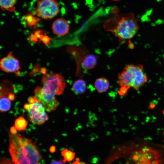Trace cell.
<instances>
[{"instance_id": "1", "label": "cell", "mask_w": 164, "mask_h": 164, "mask_svg": "<svg viewBox=\"0 0 164 164\" xmlns=\"http://www.w3.org/2000/svg\"><path fill=\"white\" fill-rule=\"evenodd\" d=\"M9 152L15 164L40 163L42 156L34 143L18 134H9Z\"/></svg>"}, {"instance_id": "2", "label": "cell", "mask_w": 164, "mask_h": 164, "mask_svg": "<svg viewBox=\"0 0 164 164\" xmlns=\"http://www.w3.org/2000/svg\"><path fill=\"white\" fill-rule=\"evenodd\" d=\"M138 20L132 13L116 15L108 20L104 27L121 40L129 39L136 34L139 29Z\"/></svg>"}, {"instance_id": "3", "label": "cell", "mask_w": 164, "mask_h": 164, "mask_svg": "<svg viewBox=\"0 0 164 164\" xmlns=\"http://www.w3.org/2000/svg\"><path fill=\"white\" fill-rule=\"evenodd\" d=\"M118 78L121 88L127 90L132 87L138 90L148 81L143 67L140 64L127 65L118 74Z\"/></svg>"}, {"instance_id": "4", "label": "cell", "mask_w": 164, "mask_h": 164, "mask_svg": "<svg viewBox=\"0 0 164 164\" xmlns=\"http://www.w3.org/2000/svg\"><path fill=\"white\" fill-rule=\"evenodd\" d=\"M42 82L43 91L47 94L54 96L62 94L66 85L64 77L56 73L44 74L42 77Z\"/></svg>"}, {"instance_id": "5", "label": "cell", "mask_w": 164, "mask_h": 164, "mask_svg": "<svg viewBox=\"0 0 164 164\" xmlns=\"http://www.w3.org/2000/svg\"><path fill=\"white\" fill-rule=\"evenodd\" d=\"M36 12L38 16L48 20L55 16L60 10L56 0H39L37 2Z\"/></svg>"}, {"instance_id": "6", "label": "cell", "mask_w": 164, "mask_h": 164, "mask_svg": "<svg viewBox=\"0 0 164 164\" xmlns=\"http://www.w3.org/2000/svg\"><path fill=\"white\" fill-rule=\"evenodd\" d=\"M29 104V107L26 111L32 123L40 125L48 120V117L45 111V109L38 100L33 103Z\"/></svg>"}, {"instance_id": "7", "label": "cell", "mask_w": 164, "mask_h": 164, "mask_svg": "<svg viewBox=\"0 0 164 164\" xmlns=\"http://www.w3.org/2000/svg\"><path fill=\"white\" fill-rule=\"evenodd\" d=\"M35 96L43 106L48 112L55 111L59 104L54 96L49 95L44 92L42 87L37 86L34 90Z\"/></svg>"}, {"instance_id": "8", "label": "cell", "mask_w": 164, "mask_h": 164, "mask_svg": "<svg viewBox=\"0 0 164 164\" xmlns=\"http://www.w3.org/2000/svg\"><path fill=\"white\" fill-rule=\"evenodd\" d=\"M0 67L2 70L6 72H14L20 68L18 60L14 57L12 52L2 58L0 61Z\"/></svg>"}, {"instance_id": "9", "label": "cell", "mask_w": 164, "mask_h": 164, "mask_svg": "<svg viewBox=\"0 0 164 164\" xmlns=\"http://www.w3.org/2000/svg\"><path fill=\"white\" fill-rule=\"evenodd\" d=\"M70 25L65 19L60 18L56 20L53 23L52 29L53 32L59 36H63L68 32Z\"/></svg>"}, {"instance_id": "10", "label": "cell", "mask_w": 164, "mask_h": 164, "mask_svg": "<svg viewBox=\"0 0 164 164\" xmlns=\"http://www.w3.org/2000/svg\"><path fill=\"white\" fill-rule=\"evenodd\" d=\"M10 89L1 86L0 110L3 112L9 111L10 108V100L8 98L9 94L11 93Z\"/></svg>"}, {"instance_id": "11", "label": "cell", "mask_w": 164, "mask_h": 164, "mask_svg": "<svg viewBox=\"0 0 164 164\" xmlns=\"http://www.w3.org/2000/svg\"><path fill=\"white\" fill-rule=\"evenodd\" d=\"M94 86L99 92H106L109 88V83L108 80L104 77H101L97 79L94 82Z\"/></svg>"}, {"instance_id": "12", "label": "cell", "mask_w": 164, "mask_h": 164, "mask_svg": "<svg viewBox=\"0 0 164 164\" xmlns=\"http://www.w3.org/2000/svg\"><path fill=\"white\" fill-rule=\"evenodd\" d=\"M86 84L82 79H79L75 81L72 86L73 91L77 94H83L86 89Z\"/></svg>"}, {"instance_id": "13", "label": "cell", "mask_w": 164, "mask_h": 164, "mask_svg": "<svg viewBox=\"0 0 164 164\" xmlns=\"http://www.w3.org/2000/svg\"><path fill=\"white\" fill-rule=\"evenodd\" d=\"M97 63V60L95 56L93 54L88 55L85 57L83 61V65L86 69L93 68Z\"/></svg>"}, {"instance_id": "14", "label": "cell", "mask_w": 164, "mask_h": 164, "mask_svg": "<svg viewBox=\"0 0 164 164\" xmlns=\"http://www.w3.org/2000/svg\"><path fill=\"white\" fill-rule=\"evenodd\" d=\"M17 0H0V5L3 11H7L10 12L14 11L15 5Z\"/></svg>"}, {"instance_id": "15", "label": "cell", "mask_w": 164, "mask_h": 164, "mask_svg": "<svg viewBox=\"0 0 164 164\" xmlns=\"http://www.w3.org/2000/svg\"><path fill=\"white\" fill-rule=\"evenodd\" d=\"M28 124V121L22 116L17 118L15 122V126L19 131L25 129Z\"/></svg>"}, {"instance_id": "16", "label": "cell", "mask_w": 164, "mask_h": 164, "mask_svg": "<svg viewBox=\"0 0 164 164\" xmlns=\"http://www.w3.org/2000/svg\"><path fill=\"white\" fill-rule=\"evenodd\" d=\"M61 154L63 157V160L65 163L66 162H70L72 161L75 156V152L66 148L61 151Z\"/></svg>"}, {"instance_id": "17", "label": "cell", "mask_w": 164, "mask_h": 164, "mask_svg": "<svg viewBox=\"0 0 164 164\" xmlns=\"http://www.w3.org/2000/svg\"><path fill=\"white\" fill-rule=\"evenodd\" d=\"M25 19L28 26H30L35 25L39 20L38 19L30 14L26 16Z\"/></svg>"}, {"instance_id": "18", "label": "cell", "mask_w": 164, "mask_h": 164, "mask_svg": "<svg viewBox=\"0 0 164 164\" xmlns=\"http://www.w3.org/2000/svg\"><path fill=\"white\" fill-rule=\"evenodd\" d=\"M28 101L29 104H32L38 101V100L35 96H31L28 98Z\"/></svg>"}, {"instance_id": "19", "label": "cell", "mask_w": 164, "mask_h": 164, "mask_svg": "<svg viewBox=\"0 0 164 164\" xmlns=\"http://www.w3.org/2000/svg\"><path fill=\"white\" fill-rule=\"evenodd\" d=\"M10 133L12 135H15L17 134V129L15 126L11 127L10 130Z\"/></svg>"}, {"instance_id": "20", "label": "cell", "mask_w": 164, "mask_h": 164, "mask_svg": "<svg viewBox=\"0 0 164 164\" xmlns=\"http://www.w3.org/2000/svg\"><path fill=\"white\" fill-rule=\"evenodd\" d=\"M65 162H64L63 160H58V161H55L52 162L51 164H64Z\"/></svg>"}, {"instance_id": "21", "label": "cell", "mask_w": 164, "mask_h": 164, "mask_svg": "<svg viewBox=\"0 0 164 164\" xmlns=\"http://www.w3.org/2000/svg\"><path fill=\"white\" fill-rule=\"evenodd\" d=\"M8 98L10 101H13L15 98L14 95L11 93L9 95Z\"/></svg>"}, {"instance_id": "22", "label": "cell", "mask_w": 164, "mask_h": 164, "mask_svg": "<svg viewBox=\"0 0 164 164\" xmlns=\"http://www.w3.org/2000/svg\"><path fill=\"white\" fill-rule=\"evenodd\" d=\"M73 164H84L85 163L84 162H80V159L78 158L76 159L75 161L73 163Z\"/></svg>"}, {"instance_id": "23", "label": "cell", "mask_w": 164, "mask_h": 164, "mask_svg": "<svg viewBox=\"0 0 164 164\" xmlns=\"http://www.w3.org/2000/svg\"><path fill=\"white\" fill-rule=\"evenodd\" d=\"M49 151L50 152L53 153L54 152L56 151V147L54 145H52L50 148Z\"/></svg>"}, {"instance_id": "24", "label": "cell", "mask_w": 164, "mask_h": 164, "mask_svg": "<svg viewBox=\"0 0 164 164\" xmlns=\"http://www.w3.org/2000/svg\"><path fill=\"white\" fill-rule=\"evenodd\" d=\"M156 105L155 103H152L149 106V109H153L155 107Z\"/></svg>"}, {"instance_id": "25", "label": "cell", "mask_w": 164, "mask_h": 164, "mask_svg": "<svg viewBox=\"0 0 164 164\" xmlns=\"http://www.w3.org/2000/svg\"><path fill=\"white\" fill-rule=\"evenodd\" d=\"M29 107V104H25L24 106V109L26 110H27L28 109Z\"/></svg>"}, {"instance_id": "26", "label": "cell", "mask_w": 164, "mask_h": 164, "mask_svg": "<svg viewBox=\"0 0 164 164\" xmlns=\"http://www.w3.org/2000/svg\"><path fill=\"white\" fill-rule=\"evenodd\" d=\"M112 0L114 1H118L120 0Z\"/></svg>"}, {"instance_id": "27", "label": "cell", "mask_w": 164, "mask_h": 164, "mask_svg": "<svg viewBox=\"0 0 164 164\" xmlns=\"http://www.w3.org/2000/svg\"><path fill=\"white\" fill-rule=\"evenodd\" d=\"M163 115H164V109L163 110Z\"/></svg>"}, {"instance_id": "28", "label": "cell", "mask_w": 164, "mask_h": 164, "mask_svg": "<svg viewBox=\"0 0 164 164\" xmlns=\"http://www.w3.org/2000/svg\"><path fill=\"white\" fill-rule=\"evenodd\" d=\"M163 135H164V131L163 132Z\"/></svg>"}]
</instances>
